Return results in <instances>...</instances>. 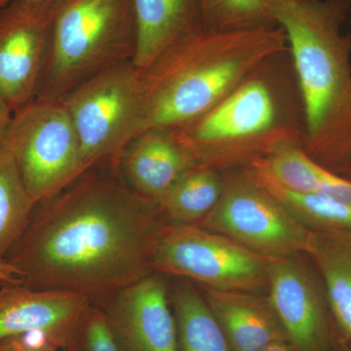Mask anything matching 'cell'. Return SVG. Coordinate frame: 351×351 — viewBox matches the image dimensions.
Wrapping results in <instances>:
<instances>
[{"label":"cell","mask_w":351,"mask_h":351,"mask_svg":"<svg viewBox=\"0 0 351 351\" xmlns=\"http://www.w3.org/2000/svg\"><path fill=\"white\" fill-rule=\"evenodd\" d=\"M165 223L156 202L129 188L117 165L98 166L36 204L5 260L23 285L78 293L100 306L154 272Z\"/></svg>","instance_id":"cell-1"},{"label":"cell","mask_w":351,"mask_h":351,"mask_svg":"<svg viewBox=\"0 0 351 351\" xmlns=\"http://www.w3.org/2000/svg\"><path fill=\"white\" fill-rule=\"evenodd\" d=\"M195 167L244 169L287 145H302L306 119L289 46L265 60L218 105L169 128Z\"/></svg>","instance_id":"cell-2"},{"label":"cell","mask_w":351,"mask_h":351,"mask_svg":"<svg viewBox=\"0 0 351 351\" xmlns=\"http://www.w3.org/2000/svg\"><path fill=\"white\" fill-rule=\"evenodd\" d=\"M350 0H289L272 7L285 32L306 119L302 149L343 175L351 164Z\"/></svg>","instance_id":"cell-3"},{"label":"cell","mask_w":351,"mask_h":351,"mask_svg":"<svg viewBox=\"0 0 351 351\" xmlns=\"http://www.w3.org/2000/svg\"><path fill=\"white\" fill-rule=\"evenodd\" d=\"M282 27L182 36L143 73L140 134L175 128L218 105L267 58L287 49ZM138 134V135H140Z\"/></svg>","instance_id":"cell-4"},{"label":"cell","mask_w":351,"mask_h":351,"mask_svg":"<svg viewBox=\"0 0 351 351\" xmlns=\"http://www.w3.org/2000/svg\"><path fill=\"white\" fill-rule=\"evenodd\" d=\"M135 53L132 0H60L36 99L64 100Z\"/></svg>","instance_id":"cell-5"},{"label":"cell","mask_w":351,"mask_h":351,"mask_svg":"<svg viewBox=\"0 0 351 351\" xmlns=\"http://www.w3.org/2000/svg\"><path fill=\"white\" fill-rule=\"evenodd\" d=\"M63 101L77 132L85 172L117 165L126 145L140 134L142 71L133 62L119 64L87 80Z\"/></svg>","instance_id":"cell-6"},{"label":"cell","mask_w":351,"mask_h":351,"mask_svg":"<svg viewBox=\"0 0 351 351\" xmlns=\"http://www.w3.org/2000/svg\"><path fill=\"white\" fill-rule=\"evenodd\" d=\"M2 141L36 204L61 193L85 172L77 132L63 100L36 99L13 113Z\"/></svg>","instance_id":"cell-7"},{"label":"cell","mask_w":351,"mask_h":351,"mask_svg":"<svg viewBox=\"0 0 351 351\" xmlns=\"http://www.w3.org/2000/svg\"><path fill=\"white\" fill-rule=\"evenodd\" d=\"M198 226L270 261L306 254L313 234L245 168L225 172L218 204Z\"/></svg>","instance_id":"cell-8"},{"label":"cell","mask_w":351,"mask_h":351,"mask_svg":"<svg viewBox=\"0 0 351 351\" xmlns=\"http://www.w3.org/2000/svg\"><path fill=\"white\" fill-rule=\"evenodd\" d=\"M270 260L219 233L165 223L152 254V270L203 289L258 293L267 289Z\"/></svg>","instance_id":"cell-9"},{"label":"cell","mask_w":351,"mask_h":351,"mask_svg":"<svg viewBox=\"0 0 351 351\" xmlns=\"http://www.w3.org/2000/svg\"><path fill=\"white\" fill-rule=\"evenodd\" d=\"M60 0L0 7V95L13 113L38 98Z\"/></svg>","instance_id":"cell-10"},{"label":"cell","mask_w":351,"mask_h":351,"mask_svg":"<svg viewBox=\"0 0 351 351\" xmlns=\"http://www.w3.org/2000/svg\"><path fill=\"white\" fill-rule=\"evenodd\" d=\"M297 257L270 261V302L295 351H335L336 337L324 286Z\"/></svg>","instance_id":"cell-11"},{"label":"cell","mask_w":351,"mask_h":351,"mask_svg":"<svg viewBox=\"0 0 351 351\" xmlns=\"http://www.w3.org/2000/svg\"><path fill=\"white\" fill-rule=\"evenodd\" d=\"M98 306L120 351H178L170 291L162 274L152 272Z\"/></svg>","instance_id":"cell-12"},{"label":"cell","mask_w":351,"mask_h":351,"mask_svg":"<svg viewBox=\"0 0 351 351\" xmlns=\"http://www.w3.org/2000/svg\"><path fill=\"white\" fill-rule=\"evenodd\" d=\"M92 302L69 291L34 289L22 283L0 285V343L43 332L68 346Z\"/></svg>","instance_id":"cell-13"},{"label":"cell","mask_w":351,"mask_h":351,"mask_svg":"<svg viewBox=\"0 0 351 351\" xmlns=\"http://www.w3.org/2000/svg\"><path fill=\"white\" fill-rule=\"evenodd\" d=\"M117 167L129 188L157 202L195 166L171 129L154 128L143 132L126 145Z\"/></svg>","instance_id":"cell-14"},{"label":"cell","mask_w":351,"mask_h":351,"mask_svg":"<svg viewBox=\"0 0 351 351\" xmlns=\"http://www.w3.org/2000/svg\"><path fill=\"white\" fill-rule=\"evenodd\" d=\"M204 298L232 351H258L288 341L269 295L204 289Z\"/></svg>","instance_id":"cell-15"},{"label":"cell","mask_w":351,"mask_h":351,"mask_svg":"<svg viewBox=\"0 0 351 351\" xmlns=\"http://www.w3.org/2000/svg\"><path fill=\"white\" fill-rule=\"evenodd\" d=\"M306 254L319 271L335 337L351 346V230H313Z\"/></svg>","instance_id":"cell-16"},{"label":"cell","mask_w":351,"mask_h":351,"mask_svg":"<svg viewBox=\"0 0 351 351\" xmlns=\"http://www.w3.org/2000/svg\"><path fill=\"white\" fill-rule=\"evenodd\" d=\"M136 27L133 64L144 71L163 51L202 29L196 0H132Z\"/></svg>","instance_id":"cell-17"},{"label":"cell","mask_w":351,"mask_h":351,"mask_svg":"<svg viewBox=\"0 0 351 351\" xmlns=\"http://www.w3.org/2000/svg\"><path fill=\"white\" fill-rule=\"evenodd\" d=\"M225 173L195 167L176 181L157 201L166 223L198 226L218 204Z\"/></svg>","instance_id":"cell-18"},{"label":"cell","mask_w":351,"mask_h":351,"mask_svg":"<svg viewBox=\"0 0 351 351\" xmlns=\"http://www.w3.org/2000/svg\"><path fill=\"white\" fill-rule=\"evenodd\" d=\"M170 302L178 351H232L204 295L191 284L176 283L170 291Z\"/></svg>","instance_id":"cell-19"},{"label":"cell","mask_w":351,"mask_h":351,"mask_svg":"<svg viewBox=\"0 0 351 351\" xmlns=\"http://www.w3.org/2000/svg\"><path fill=\"white\" fill-rule=\"evenodd\" d=\"M36 203L25 189L15 157L0 143V260L5 258L31 221Z\"/></svg>","instance_id":"cell-20"},{"label":"cell","mask_w":351,"mask_h":351,"mask_svg":"<svg viewBox=\"0 0 351 351\" xmlns=\"http://www.w3.org/2000/svg\"><path fill=\"white\" fill-rule=\"evenodd\" d=\"M201 27L210 32L278 27L267 0H196Z\"/></svg>","instance_id":"cell-21"},{"label":"cell","mask_w":351,"mask_h":351,"mask_svg":"<svg viewBox=\"0 0 351 351\" xmlns=\"http://www.w3.org/2000/svg\"><path fill=\"white\" fill-rule=\"evenodd\" d=\"M255 178L308 230H351L350 204L315 193H292Z\"/></svg>","instance_id":"cell-22"},{"label":"cell","mask_w":351,"mask_h":351,"mask_svg":"<svg viewBox=\"0 0 351 351\" xmlns=\"http://www.w3.org/2000/svg\"><path fill=\"white\" fill-rule=\"evenodd\" d=\"M64 351H120L100 307L89 306Z\"/></svg>","instance_id":"cell-23"},{"label":"cell","mask_w":351,"mask_h":351,"mask_svg":"<svg viewBox=\"0 0 351 351\" xmlns=\"http://www.w3.org/2000/svg\"><path fill=\"white\" fill-rule=\"evenodd\" d=\"M63 346L43 332H32L0 343V351H60Z\"/></svg>","instance_id":"cell-24"},{"label":"cell","mask_w":351,"mask_h":351,"mask_svg":"<svg viewBox=\"0 0 351 351\" xmlns=\"http://www.w3.org/2000/svg\"><path fill=\"white\" fill-rule=\"evenodd\" d=\"M0 282L23 283L22 274H21L19 270L16 269L10 263L7 262L5 258L0 260Z\"/></svg>","instance_id":"cell-25"},{"label":"cell","mask_w":351,"mask_h":351,"mask_svg":"<svg viewBox=\"0 0 351 351\" xmlns=\"http://www.w3.org/2000/svg\"><path fill=\"white\" fill-rule=\"evenodd\" d=\"M13 112L5 103V101L2 98L0 95V143L3 140L4 135L7 128H8L9 123L12 119Z\"/></svg>","instance_id":"cell-26"},{"label":"cell","mask_w":351,"mask_h":351,"mask_svg":"<svg viewBox=\"0 0 351 351\" xmlns=\"http://www.w3.org/2000/svg\"><path fill=\"white\" fill-rule=\"evenodd\" d=\"M258 351H295L288 341H279L276 343L265 346L262 350Z\"/></svg>","instance_id":"cell-27"},{"label":"cell","mask_w":351,"mask_h":351,"mask_svg":"<svg viewBox=\"0 0 351 351\" xmlns=\"http://www.w3.org/2000/svg\"><path fill=\"white\" fill-rule=\"evenodd\" d=\"M335 351H351V346H346L345 343H341V341L336 339Z\"/></svg>","instance_id":"cell-28"},{"label":"cell","mask_w":351,"mask_h":351,"mask_svg":"<svg viewBox=\"0 0 351 351\" xmlns=\"http://www.w3.org/2000/svg\"><path fill=\"white\" fill-rule=\"evenodd\" d=\"M267 1H269V3L272 8V7L276 5V4L281 3V2L289 1V0H267Z\"/></svg>","instance_id":"cell-29"},{"label":"cell","mask_w":351,"mask_h":351,"mask_svg":"<svg viewBox=\"0 0 351 351\" xmlns=\"http://www.w3.org/2000/svg\"><path fill=\"white\" fill-rule=\"evenodd\" d=\"M341 176H343V177L346 178V179L351 180V164L350 165V167H348V169H346V172L343 173V174Z\"/></svg>","instance_id":"cell-30"},{"label":"cell","mask_w":351,"mask_h":351,"mask_svg":"<svg viewBox=\"0 0 351 351\" xmlns=\"http://www.w3.org/2000/svg\"><path fill=\"white\" fill-rule=\"evenodd\" d=\"M0 1L4 2V3H8L9 1H12V0H0Z\"/></svg>","instance_id":"cell-31"},{"label":"cell","mask_w":351,"mask_h":351,"mask_svg":"<svg viewBox=\"0 0 351 351\" xmlns=\"http://www.w3.org/2000/svg\"><path fill=\"white\" fill-rule=\"evenodd\" d=\"M5 4H7V3H4V2L0 1V7L5 5Z\"/></svg>","instance_id":"cell-32"},{"label":"cell","mask_w":351,"mask_h":351,"mask_svg":"<svg viewBox=\"0 0 351 351\" xmlns=\"http://www.w3.org/2000/svg\"><path fill=\"white\" fill-rule=\"evenodd\" d=\"M2 282H0V285H1Z\"/></svg>","instance_id":"cell-33"},{"label":"cell","mask_w":351,"mask_h":351,"mask_svg":"<svg viewBox=\"0 0 351 351\" xmlns=\"http://www.w3.org/2000/svg\"><path fill=\"white\" fill-rule=\"evenodd\" d=\"M60 351H64V350H60Z\"/></svg>","instance_id":"cell-34"},{"label":"cell","mask_w":351,"mask_h":351,"mask_svg":"<svg viewBox=\"0 0 351 351\" xmlns=\"http://www.w3.org/2000/svg\"><path fill=\"white\" fill-rule=\"evenodd\" d=\"M350 1H351V0H350Z\"/></svg>","instance_id":"cell-35"}]
</instances>
